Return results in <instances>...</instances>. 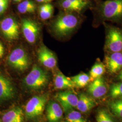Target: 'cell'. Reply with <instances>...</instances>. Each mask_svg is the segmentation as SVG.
I'll return each mask as SVG.
<instances>
[{"label":"cell","mask_w":122,"mask_h":122,"mask_svg":"<svg viewBox=\"0 0 122 122\" xmlns=\"http://www.w3.org/2000/svg\"><path fill=\"white\" fill-rule=\"evenodd\" d=\"M98 13L104 21L122 22V0H107L99 7Z\"/></svg>","instance_id":"cell-1"},{"label":"cell","mask_w":122,"mask_h":122,"mask_svg":"<svg viewBox=\"0 0 122 122\" xmlns=\"http://www.w3.org/2000/svg\"><path fill=\"white\" fill-rule=\"evenodd\" d=\"M118 80L121 81H122V69L120 71L119 73L118 74Z\"/></svg>","instance_id":"cell-32"},{"label":"cell","mask_w":122,"mask_h":122,"mask_svg":"<svg viewBox=\"0 0 122 122\" xmlns=\"http://www.w3.org/2000/svg\"><path fill=\"white\" fill-rule=\"evenodd\" d=\"M0 29L5 37L10 40L17 39L19 26L16 20L12 17L5 18L0 23Z\"/></svg>","instance_id":"cell-7"},{"label":"cell","mask_w":122,"mask_h":122,"mask_svg":"<svg viewBox=\"0 0 122 122\" xmlns=\"http://www.w3.org/2000/svg\"><path fill=\"white\" fill-rule=\"evenodd\" d=\"M109 107L112 113L119 118H122V107L115 105L113 102L109 104Z\"/></svg>","instance_id":"cell-25"},{"label":"cell","mask_w":122,"mask_h":122,"mask_svg":"<svg viewBox=\"0 0 122 122\" xmlns=\"http://www.w3.org/2000/svg\"><path fill=\"white\" fill-rule=\"evenodd\" d=\"M17 9L19 12L21 14L33 13L35 12L36 10L27 7L25 5L22 4L21 2H20L18 5Z\"/></svg>","instance_id":"cell-26"},{"label":"cell","mask_w":122,"mask_h":122,"mask_svg":"<svg viewBox=\"0 0 122 122\" xmlns=\"http://www.w3.org/2000/svg\"><path fill=\"white\" fill-rule=\"evenodd\" d=\"M8 6V0H5L4 1L0 2V15H2Z\"/></svg>","instance_id":"cell-28"},{"label":"cell","mask_w":122,"mask_h":122,"mask_svg":"<svg viewBox=\"0 0 122 122\" xmlns=\"http://www.w3.org/2000/svg\"><path fill=\"white\" fill-rule=\"evenodd\" d=\"M105 49L109 53L122 52V31L110 27L107 31Z\"/></svg>","instance_id":"cell-5"},{"label":"cell","mask_w":122,"mask_h":122,"mask_svg":"<svg viewBox=\"0 0 122 122\" xmlns=\"http://www.w3.org/2000/svg\"><path fill=\"white\" fill-rule=\"evenodd\" d=\"M5 0H0V2H2V1H4Z\"/></svg>","instance_id":"cell-34"},{"label":"cell","mask_w":122,"mask_h":122,"mask_svg":"<svg viewBox=\"0 0 122 122\" xmlns=\"http://www.w3.org/2000/svg\"><path fill=\"white\" fill-rule=\"evenodd\" d=\"M70 2L79 6L83 9L88 4V1L86 0H66Z\"/></svg>","instance_id":"cell-27"},{"label":"cell","mask_w":122,"mask_h":122,"mask_svg":"<svg viewBox=\"0 0 122 122\" xmlns=\"http://www.w3.org/2000/svg\"><path fill=\"white\" fill-rule=\"evenodd\" d=\"M54 83L55 88L59 90L71 89L76 87L71 78L66 76L60 71L58 72L55 76Z\"/></svg>","instance_id":"cell-17"},{"label":"cell","mask_w":122,"mask_h":122,"mask_svg":"<svg viewBox=\"0 0 122 122\" xmlns=\"http://www.w3.org/2000/svg\"><path fill=\"white\" fill-rule=\"evenodd\" d=\"M13 0L16 2H20L22 0Z\"/></svg>","instance_id":"cell-33"},{"label":"cell","mask_w":122,"mask_h":122,"mask_svg":"<svg viewBox=\"0 0 122 122\" xmlns=\"http://www.w3.org/2000/svg\"><path fill=\"white\" fill-rule=\"evenodd\" d=\"M37 2L39 3H48L53 0H36Z\"/></svg>","instance_id":"cell-31"},{"label":"cell","mask_w":122,"mask_h":122,"mask_svg":"<svg viewBox=\"0 0 122 122\" xmlns=\"http://www.w3.org/2000/svg\"><path fill=\"white\" fill-rule=\"evenodd\" d=\"M7 61L10 65L20 71L27 69L29 65V59L26 51L21 48H17L10 53Z\"/></svg>","instance_id":"cell-6"},{"label":"cell","mask_w":122,"mask_h":122,"mask_svg":"<svg viewBox=\"0 0 122 122\" xmlns=\"http://www.w3.org/2000/svg\"><path fill=\"white\" fill-rule=\"evenodd\" d=\"M79 24V19L71 13L61 14L53 24V30L57 35L64 37L71 33Z\"/></svg>","instance_id":"cell-2"},{"label":"cell","mask_w":122,"mask_h":122,"mask_svg":"<svg viewBox=\"0 0 122 122\" xmlns=\"http://www.w3.org/2000/svg\"><path fill=\"white\" fill-rule=\"evenodd\" d=\"M56 97L65 113L76 108L78 97L73 92L71 91L60 92L57 94Z\"/></svg>","instance_id":"cell-9"},{"label":"cell","mask_w":122,"mask_h":122,"mask_svg":"<svg viewBox=\"0 0 122 122\" xmlns=\"http://www.w3.org/2000/svg\"><path fill=\"white\" fill-rule=\"evenodd\" d=\"M97 122H114L110 113L105 109H100L96 114Z\"/></svg>","instance_id":"cell-22"},{"label":"cell","mask_w":122,"mask_h":122,"mask_svg":"<svg viewBox=\"0 0 122 122\" xmlns=\"http://www.w3.org/2000/svg\"><path fill=\"white\" fill-rule=\"evenodd\" d=\"M107 87L105 80L102 76L91 82L88 86V93L95 98H100L107 93Z\"/></svg>","instance_id":"cell-12"},{"label":"cell","mask_w":122,"mask_h":122,"mask_svg":"<svg viewBox=\"0 0 122 122\" xmlns=\"http://www.w3.org/2000/svg\"><path fill=\"white\" fill-rule=\"evenodd\" d=\"M4 53V48L3 44L0 42V58L3 57Z\"/></svg>","instance_id":"cell-30"},{"label":"cell","mask_w":122,"mask_h":122,"mask_svg":"<svg viewBox=\"0 0 122 122\" xmlns=\"http://www.w3.org/2000/svg\"><path fill=\"white\" fill-rule=\"evenodd\" d=\"M48 74L36 65L24 80V84L27 88L32 90H39L45 87L48 83Z\"/></svg>","instance_id":"cell-3"},{"label":"cell","mask_w":122,"mask_h":122,"mask_svg":"<svg viewBox=\"0 0 122 122\" xmlns=\"http://www.w3.org/2000/svg\"><path fill=\"white\" fill-rule=\"evenodd\" d=\"M113 102L115 105H118V106L122 107V97L118 98L117 100L113 101Z\"/></svg>","instance_id":"cell-29"},{"label":"cell","mask_w":122,"mask_h":122,"mask_svg":"<svg viewBox=\"0 0 122 122\" xmlns=\"http://www.w3.org/2000/svg\"><path fill=\"white\" fill-rule=\"evenodd\" d=\"M53 10V5L49 3L41 5L39 8L40 17L44 20H48L52 17Z\"/></svg>","instance_id":"cell-21"},{"label":"cell","mask_w":122,"mask_h":122,"mask_svg":"<svg viewBox=\"0 0 122 122\" xmlns=\"http://www.w3.org/2000/svg\"><path fill=\"white\" fill-rule=\"evenodd\" d=\"M66 113L65 122H87V119L79 111L72 109Z\"/></svg>","instance_id":"cell-20"},{"label":"cell","mask_w":122,"mask_h":122,"mask_svg":"<svg viewBox=\"0 0 122 122\" xmlns=\"http://www.w3.org/2000/svg\"><path fill=\"white\" fill-rule=\"evenodd\" d=\"M97 105L94 98L86 95L81 93L79 95L76 109L81 113H85L90 111Z\"/></svg>","instance_id":"cell-15"},{"label":"cell","mask_w":122,"mask_h":122,"mask_svg":"<svg viewBox=\"0 0 122 122\" xmlns=\"http://www.w3.org/2000/svg\"><path fill=\"white\" fill-rule=\"evenodd\" d=\"M105 63L110 73H118L122 69V52L109 53L105 57Z\"/></svg>","instance_id":"cell-10"},{"label":"cell","mask_w":122,"mask_h":122,"mask_svg":"<svg viewBox=\"0 0 122 122\" xmlns=\"http://www.w3.org/2000/svg\"><path fill=\"white\" fill-rule=\"evenodd\" d=\"M48 100L46 95L35 96L27 103L25 108V115L29 119L38 118L42 114Z\"/></svg>","instance_id":"cell-4"},{"label":"cell","mask_w":122,"mask_h":122,"mask_svg":"<svg viewBox=\"0 0 122 122\" xmlns=\"http://www.w3.org/2000/svg\"><path fill=\"white\" fill-rule=\"evenodd\" d=\"M106 71L105 66L100 61H96L90 71V76L92 81L102 76Z\"/></svg>","instance_id":"cell-18"},{"label":"cell","mask_w":122,"mask_h":122,"mask_svg":"<svg viewBox=\"0 0 122 122\" xmlns=\"http://www.w3.org/2000/svg\"><path fill=\"white\" fill-rule=\"evenodd\" d=\"M15 90L12 84L0 73V102L14 98Z\"/></svg>","instance_id":"cell-13"},{"label":"cell","mask_w":122,"mask_h":122,"mask_svg":"<svg viewBox=\"0 0 122 122\" xmlns=\"http://www.w3.org/2000/svg\"><path fill=\"white\" fill-rule=\"evenodd\" d=\"M110 95L113 99L122 97V81L112 85L110 88Z\"/></svg>","instance_id":"cell-23"},{"label":"cell","mask_w":122,"mask_h":122,"mask_svg":"<svg viewBox=\"0 0 122 122\" xmlns=\"http://www.w3.org/2000/svg\"></svg>","instance_id":"cell-36"},{"label":"cell","mask_w":122,"mask_h":122,"mask_svg":"<svg viewBox=\"0 0 122 122\" xmlns=\"http://www.w3.org/2000/svg\"><path fill=\"white\" fill-rule=\"evenodd\" d=\"M71 81L74 83L76 87L83 88L92 82V79L90 75L86 73H80L75 76L71 78Z\"/></svg>","instance_id":"cell-19"},{"label":"cell","mask_w":122,"mask_h":122,"mask_svg":"<svg viewBox=\"0 0 122 122\" xmlns=\"http://www.w3.org/2000/svg\"><path fill=\"white\" fill-rule=\"evenodd\" d=\"M47 118L48 122H60L63 116L61 106L55 101L48 103L46 108Z\"/></svg>","instance_id":"cell-14"},{"label":"cell","mask_w":122,"mask_h":122,"mask_svg":"<svg viewBox=\"0 0 122 122\" xmlns=\"http://www.w3.org/2000/svg\"><path fill=\"white\" fill-rule=\"evenodd\" d=\"M61 7L67 11L79 12L82 9L79 6L74 4L66 0H63L61 2Z\"/></svg>","instance_id":"cell-24"},{"label":"cell","mask_w":122,"mask_h":122,"mask_svg":"<svg viewBox=\"0 0 122 122\" xmlns=\"http://www.w3.org/2000/svg\"><path fill=\"white\" fill-rule=\"evenodd\" d=\"M22 33L26 41L34 44L36 41L40 32L37 23L29 19H24L22 21Z\"/></svg>","instance_id":"cell-8"},{"label":"cell","mask_w":122,"mask_h":122,"mask_svg":"<svg viewBox=\"0 0 122 122\" xmlns=\"http://www.w3.org/2000/svg\"><path fill=\"white\" fill-rule=\"evenodd\" d=\"M38 59L41 63L49 69H53L57 65V59L54 55L47 47L41 46L38 52Z\"/></svg>","instance_id":"cell-11"},{"label":"cell","mask_w":122,"mask_h":122,"mask_svg":"<svg viewBox=\"0 0 122 122\" xmlns=\"http://www.w3.org/2000/svg\"><path fill=\"white\" fill-rule=\"evenodd\" d=\"M0 122H1V121H0Z\"/></svg>","instance_id":"cell-35"},{"label":"cell","mask_w":122,"mask_h":122,"mask_svg":"<svg viewBox=\"0 0 122 122\" xmlns=\"http://www.w3.org/2000/svg\"><path fill=\"white\" fill-rule=\"evenodd\" d=\"M24 113L22 109L15 107L5 113L2 117V122H23Z\"/></svg>","instance_id":"cell-16"}]
</instances>
